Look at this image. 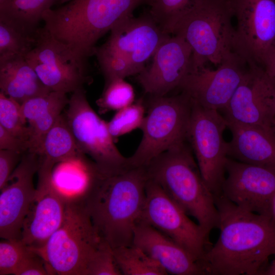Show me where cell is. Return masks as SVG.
<instances>
[{
    "label": "cell",
    "instance_id": "24",
    "mask_svg": "<svg viewBox=\"0 0 275 275\" xmlns=\"http://www.w3.org/2000/svg\"><path fill=\"white\" fill-rule=\"evenodd\" d=\"M38 155L54 165L80 160L86 156L79 150L64 114L46 133Z\"/></svg>",
    "mask_w": 275,
    "mask_h": 275
},
{
    "label": "cell",
    "instance_id": "41",
    "mask_svg": "<svg viewBox=\"0 0 275 275\" xmlns=\"http://www.w3.org/2000/svg\"><path fill=\"white\" fill-rule=\"evenodd\" d=\"M272 99L274 109V126L275 127V84H273L272 91Z\"/></svg>",
    "mask_w": 275,
    "mask_h": 275
},
{
    "label": "cell",
    "instance_id": "31",
    "mask_svg": "<svg viewBox=\"0 0 275 275\" xmlns=\"http://www.w3.org/2000/svg\"><path fill=\"white\" fill-rule=\"evenodd\" d=\"M145 116V108L142 100L118 111L108 122L109 132L113 139L141 128Z\"/></svg>",
    "mask_w": 275,
    "mask_h": 275
},
{
    "label": "cell",
    "instance_id": "1",
    "mask_svg": "<svg viewBox=\"0 0 275 275\" xmlns=\"http://www.w3.org/2000/svg\"><path fill=\"white\" fill-rule=\"evenodd\" d=\"M220 234L199 263L205 274L261 275L275 256V220L243 209L223 195L215 197Z\"/></svg>",
    "mask_w": 275,
    "mask_h": 275
},
{
    "label": "cell",
    "instance_id": "37",
    "mask_svg": "<svg viewBox=\"0 0 275 275\" xmlns=\"http://www.w3.org/2000/svg\"><path fill=\"white\" fill-rule=\"evenodd\" d=\"M0 150L24 153L29 151L28 144L0 125Z\"/></svg>",
    "mask_w": 275,
    "mask_h": 275
},
{
    "label": "cell",
    "instance_id": "21",
    "mask_svg": "<svg viewBox=\"0 0 275 275\" xmlns=\"http://www.w3.org/2000/svg\"><path fill=\"white\" fill-rule=\"evenodd\" d=\"M226 121L232 134L228 156L241 162L275 169L274 129Z\"/></svg>",
    "mask_w": 275,
    "mask_h": 275
},
{
    "label": "cell",
    "instance_id": "14",
    "mask_svg": "<svg viewBox=\"0 0 275 275\" xmlns=\"http://www.w3.org/2000/svg\"><path fill=\"white\" fill-rule=\"evenodd\" d=\"M221 194L237 206L270 215L275 195V169L247 163L228 157Z\"/></svg>",
    "mask_w": 275,
    "mask_h": 275
},
{
    "label": "cell",
    "instance_id": "18",
    "mask_svg": "<svg viewBox=\"0 0 275 275\" xmlns=\"http://www.w3.org/2000/svg\"><path fill=\"white\" fill-rule=\"evenodd\" d=\"M39 155L28 151L14 170L0 195V237L21 240L23 222L34 196L33 178L37 173Z\"/></svg>",
    "mask_w": 275,
    "mask_h": 275
},
{
    "label": "cell",
    "instance_id": "11",
    "mask_svg": "<svg viewBox=\"0 0 275 275\" xmlns=\"http://www.w3.org/2000/svg\"><path fill=\"white\" fill-rule=\"evenodd\" d=\"M41 82L50 91L73 93L91 80L87 59L52 37L43 27L34 47L25 56Z\"/></svg>",
    "mask_w": 275,
    "mask_h": 275
},
{
    "label": "cell",
    "instance_id": "38",
    "mask_svg": "<svg viewBox=\"0 0 275 275\" xmlns=\"http://www.w3.org/2000/svg\"><path fill=\"white\" fill-rule=\"evenodd\" d=\"M264 70L270 81L275 84V45Z\"/></svg>",
    "mask_w": 275,
    "mask_h": 275
},
{
    "label": "cell",
    "instance_id": "16",
    "mask_svg": "<svg viewBox=\"0 0 275 275\" xmlns=\"http://www.w3.org/2000/svg\"><path fill=\"white\" fill-rule=\"evenodd\" d=\"M191 48L181 37L170 36L158 47L151 64L137 79L149 96H162L179 88L192 70Z\"/></svg>",
    "mask_w": 275,
    "mask_h": 275
},
{
    "label": "cell",
    "instance_id": "25",
    "mask_svg": "<svg viewBox=\"0 0 275 275\" xmlns=\"http://www.w3.org/2000/svg\"><path fill=\"white\" fill-rule=\"evenodd\" d=\"M59 0H4L0 3V20L30 34H36L44 12Z\"/></svg>",
    "mask_w": 275,
    "mask_h": 275
},
{
    "label": "cell",
    "instance_id": "42",
    "mask_svg": "<svg viewBox=\"0 0 275 275\" xmlns=\"http://www.w3.org/2000/svg\"><path fill=\"white\" fill-rule=\"evenodd\" d=\"M71 0H59L58 2H59L60 4H63L65 3H67L69 2Z\"/></svg>",
    "mask_w": 275,
    "mask_h": 275
},
{
    "label": "cell",
    "instance_id": "9",
    "mask_svg": "<svg viewBox=\"0 0 275 275\" xmlns=\"http://www.w3.org/2000/svg\"><path fill=\"white\" fill-rule=\"evenodd\" d=\"M227 127L225 118L217 110L192 101L187 141L201 176L214 197L221 194L225 178L228 143L223 135Z\"/></svg>",
    "mask_w": 275,
    "mask_h": 275
},
{
    "label": "cell",
    "instance_id": "26",
    "mask_svg": "<svg viewBox=\"0 0 275 275\" xmlns=\"http://www.w3.org/2000/svg\"><path fill=\"white\" fill-rule=\"evenodd\" d=\"M116 263L124 275H164L166 270L139 247L132 244L113 249Z\"/></svg>",
    "mask_w": 275,
    "mask_h": 275
},
{
    "label": "cell",
    "instance_id": "29",
    "mask_svg": "<svg viewBox=\"0 0 275 275\" xmlns=\"http://www.w3.org/2000/svg\"><path fill=\"white\" fill-rule=\"evenodd\" d=\"M133 88L123 78H117L107 83L96 104L100 113L118 111L134 102Z\"/></svg>",
    "mask_w": 275,
    "mask_h": 275
},
{
    "label": "cell",
    "instance_id": "5",
    "mask_svg": "<svg viewBox=\"0 0 275 275\" xmlns=\"http://www.w3.org/2000/svg\"><path fill=\"white\" fill-rule=\"evenodd\" d=\"M105 242L78 197H67L62 224L42 248L34 252L45 260L50 274L87 275Z\"/></svg>",
    "mask_w": 275,
    "mask_h": 275
},
{
    "label": "cell",
    "instance_id": "36",
    "mask_svg": "<svg viewBox=\"0 0 275 275\" xmlns=\"http://www.w3.org/2000/svg\"><path fill=\"white\" fill-rule=\"evenodd\" d=\"M23 154L12 150H0V190L5 185Z\"/></svg>",
    "mask_w": 275,
    "mask_h": 275
},
{
    "label": "cell",
    "instance_id": "35",
    "mask_svg": "<svg viewBox=\"0 0 275 275\" xmlns=\"http://www.w3.org/2000/svg\"><path fill=\"white\" fill-rule=\"evenodd\" d=\"M50 274L45 260L31 250L17 269L15 275Z\"/></svg>",
    "mask_w": 275,
    "mask_h": 275
},
{
    "label": "cell",
    "instance_id": "43",
    "mask_svg": "<svg viewBox=\"0 0 275 275\" xmlns=\"http://www.w3.org/2000/svg\"><path fill=\"white\" fill-rule=\"evenodd\" d=\"M4 0H0V3H2Z\"/></svg>",
    "mask_w": 275,
    "mask_h": 275
},
{
    "label": "cell",
    "instance_id": "17",
    "mask_svg": "<svg viewBox=\"0 0 275 275\" xmlns=\"http://www.w3.org/2000/svg\"><path fill=\"white\" fill-rule=\"evenodd\" d=\"M273 84L264 69L250 66L223 110L227 121L274 129L272 99Z\"/></svg>",
    "mask_w": 275,
    "mask_h": 275
},
{
    "label": "cell",
    "instance_id": "20",
    "mask_svg": "<svg viewBox=\"0 0 275 275\" xmlns=\"http://www.w3.org/2000/svg\"><path fill=\"white\" fill-rule=\"evenodd\" d=\"M132 244L156 261L168 274H205L199 262L186 249L148 224L137 223Z\"/></svg>",
    "mask_w": 275,
    "mask_h": 275
},
{
    "label": "cell",
    "instance_id": "7",
    "mask_svg": "<svg viewBox=\"0 0 275 275\" xmlns=\"http://www.w3.org/2000/svg\"><path fill=\"white\" fill-rule=\"evenodd\" d=\"M147 114L140 129L141 142L128 158L131 167H145L154 158L187 140L192 101L182 92L168 96H149Z\"/></svg>",
    "mask_w": 275,
    "mask_h": 275
},
{
    "label": "cell",
    "instance_id": "22",
    "mask_svg": "<svg viewBox=\"0 0 275 275\" xmlns=\"http://www.w3.org/2000/svg\"><path fill=\"white\" fill-rule=\"evenodd\" d=\"M66 94L51 91L31 98L21 104L29 130V151L38 154L40 152L46 133L68 104L69 98Z\"/></svg>",
    "mask_w": 275,
    "mask_h": 275
},
{
    "label": "cell",
    "instance_id": "28",
    "mask_svg": "<svg viewBox=\"0 0 275 275\" xmlns=\"http://www.w3.org/2000/svg\"><path fill=\"white\" fill-rule=\"evenodd\" d=\"M37 36V32L36 34H30L0 20V56L25 57L34 47Z\"/></svg>",
    "mask_w": 275,
    "mask_h": 275
},
{
    "label": "cell",
    "instance_id": "8",
    "mask_svg": "<svg viewBox=\"0 0 275 275\" xmlns=\"http://www.w3.org/2000/svg\"><path fill=\"white\" fill-rule=\"evenodd\" d=\"M72 93L64 114L80 151L88 156L104 175L116 174L130 167L128 158L116 147L107 122L91 106L84 88Z\"/></svg>",
    "mask_w": 275,
    "mask_h": 275
},
{
    "label": "cell",
    "instance_id": "23",
    "mask_svg": "<svg viewBox=\"0 0 275 275\" xmlns=\"http://www.w3.org/2000/svg\"><path fill=\"white\" fill-rule=\"evenodd\" d=\"M0 89L19 104L51 92L40 80L25 57L0 56Z\"/></svg>",
    "mask_w": 275,
    "mask_h": 275
},
{
    "label": "cell",
    "instance_id": "27",
    "mask_svg": "<svg viewBox=\"0 0 275 275\" xmlns=\"http://www.w3.org/2000/svg\"><path fill=\"white\" fill-rule=\"evenodd\" d=\"M205 0H148L149 13L163 32L172 34L179 20Z\"/></svg>",
    "mask_w": 275,
    "mask_h": 275
},
{
    "label": "cell",
    "instance_id": "34",
    "mask_svg": "<svg viewBox=\"0 0 275 275\" xmlns=\"http://www.w3.org/2000/svg\"><path fill=\"white\" fill-rule=\"evenodd\" d=\"M122 274L115 261L113 249L105 242L91 262L87 275Z\"/></svg>",
    "mask_w": 275,
    "mask_h": 275
},
{
    "label": "cell",
    "instance_id": "13",
    "mask_svg": "<svg viewBox=\"0 0 275 275\" xmlns=\"http://www.w3.org/2000/svg\"><path fill=\"white\" fill-rule=\"evenodd\" d=\"M53 169L48 164L39 163L35 193L23 222L21 240L34 251L46 244L65 216L67 196L53 184Z\"/></svg>",
    "mask_w": 275,
    "mask_h": 275
},
{
    "label": "cell",
    "instance_id": "33",
    "mask_svg": "<svg viewBox=\"0 0 275 275\" xmlns=\"http://www.w3.org/2000/svg\"><path fill=\"white\" fill-rule=\"evenodd\" d=\"M31 250L21 240L0 242V275L14 274Z\"/></svg>",
    "mask_w": 275,
    "mask_h": 275
},
{
    "label": "cell",
    "instance_id": "15",
    "mask_svg": "<svg viewBox=\"0 0 275 275\" xmlns=\"http://www.w3.org/2000/svg\"><path fill=\"white\" fill-rule=\"evenodd\" d=\"M246 65L235 53L216 69L205 65L193 69L179 88L204 108L224 109L245 75Z\"/></svg>",
    "mask_w": 275,
    "mask_h": 275
},
{
    "label": "cell",
    "instance_id": "39",
    "mask_svg": "<svg viewBox=\"0 0 275 275\" xmlns=\"http://www.w3.org/2000/svg\"><path fill=\"white\" fill-rule=\"evenodd\" d=\"M261 275H275V259L265 267Z\"/></svg>",
    "mask_w": 275,
    "mask_h": 275
},
{
    "label": "cell",
    "instance_id": "12",
    "mask_svg": "<svg viewBox=\"0 0 275 275\" xmlns=\"http://www.w3.org/2000/svg\"><path fill=\"white\" fill-rule=\"evenodd\" d=\"M139 222L151 226L175 241L198 262L204 253L208 236L203 229L191 221L186 213L149 179Z\"/></svg>",
    "mask_w": 275,
    "mask_h": 275
},
{
    "label": "cell",
    "instance_id": "30",
    "mask_svg": "<svg viewBox=\"0 0 275 275\" xmlns=\"http://www.w3.org/2000/svg\"><path fill=\"white\" fill-rule=\"evenodd\" d=\"M0 125L29 145V130L21 112V104L2 92H0Z\"/></svg>",
    "mask_w": 275,
    "mask_h": 275
},
{
    "label": "cell",
    "instance_id": "40",
    "mask_svg": "<svg viewBox=\"0 0 275 275\" xmlns=\"http://www.w3.org/2000/svg\"><path fill=\"white\" fill-rule=\"evenodd\" d=\"M270 213L271 216L275 220V195L273 197L270 203Z\"/></svg>",
    "mask_w": 275,
    "mask_h": 275
},
{
    "label": "cell",
    "instance_id": "2",
    "mask_svg": "<svg viewBox=\"0 0 275 275\" xmlns=\"http://www.w3.org/2000/svg\"><path fill=\"white\" fill-rule=\"evenodd\" d=\"M145 167H130L104 175L92 172L78 197L100 236L112 249L133 244L146 197Z\"/></svg>",
    "mask_w": 275,
    "mask_h": 275
},
{
    "label": "cell",
    "instance_id": "4",
    "mask_svg": "<svg viewBox=\"0 0 275 275\" xmlns=\"http://www.w3.org/2000/svg\"><path fill=\"white\" fill-rule=\"evenodd\" d=\"M148 0H71L43 14L44 28L56 40L87 59L98 40Z\"/></svg>",
    "mask_w": 275,
    "mask_h": 275
},
{
    "label": "cell",
    "instance_id": "32",
    "mask_svg": "<svg viewBox=\"0 0 275 275\" xmlns=\"http://www.w3.org/2000/svg\"><path fill=\"white\" fill-rule=\"evenodd\" d=\"M94 54L104 76L105 83L115 79H125L138 74L133 65L125 57L101 45L96 47Z\"/></svg>",
    "mask_w": 275,
    "mask_h": 275
},
{
    "label": "cell",
    "instance_id": "6",
    "mask_svg": "<svg viewBox=\"0 0 275 275\" xmlns=\"http://www.w3.org/2000/svg\"><path fill=\"white\" fill-rule=\"evenodd\" d=\"M233 18L228 0H205L179 20L172 34L191 48L192 69L207 62L218 66L235 53Z\"/></svg>",
    "mask_w": 275,
    "mask_h": 275
},
{
    "label": "cell",
    "instance_id": "10",
    "mask_svg": "<svg viewBox=\"0 0 275 275\" xmlns=\"http://www.w3.org/2000/svg\"><path fill=\"white\" fill-rule=\"evenodd\" d=\"M233 17V50L249 66L264 69L275 45V0H228Z\"/></svg>",
    "mask_w": 275,
    "mask_h": 275
},
{
    "label": "cell",
    "instance_id": "19",
    "mask_svg": "<svg viewBox=\"0 0 275 275\" xmlns=\"http://www.w3.org/2000/svg\"><path fill=\"white\" fill-rule=\"evenodd\" d=\"M110 32L108 39L101 46L125 57L138 74L160 45L170 36L162 31L149 12L138 17L133 15L126 17Z\"/></svg>",
    "mask_w": 275,
    "mask_h": 275
},
{
    "label": "cell",
    "instance_id": "3",
    "mask_svg": "<svg viewBox=\"0 0 275 275\" xmlns=\"http://www.w3.org/2000/svg\"><path fill=\"white\" fill-rule=\"evenodd\" d=\"M187 141L154 158L146 167L148 179L156 183L206 234L218 226L215 197L205 183Z\"/></svg>",
    "mask_w": 275,
    "mask_h": 275
}]
</instances>
